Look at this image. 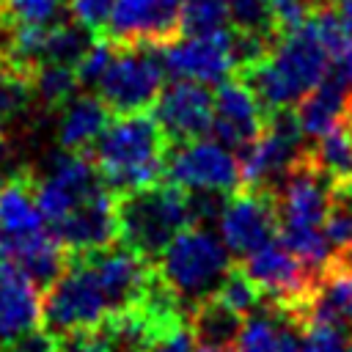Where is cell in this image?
<instances>
[{
  "label": "cell",
  "mask_w": 352,
  "mask_h": 352,
  "mask_svg": "<svg viewBox=\"0 0 352 352\" xmlns=\"http://www.w3.org/2000/svg\"><path fill=\"white\" fill-rule=\"evenodd\" d=\"M165 176L170 184L187 192L228 195L242 184V168L234 148L206 135L182 143H168Z\"/></svg>",
  "instance_id": "9"
},
{
  "label": "cell",
  "mask_w": 352,
  "mask_h": 352,
  "mask_svg": "<svg viewBox=\"0 0 352 352\" xmlns=\"http://www.w3.org/2000/svg\"><path fill=\"white\" fill-rule=\"evenodd\" d=\"M104 182L94 160H88L82 151H66V148L63 154L50 160L47 170L38 179H33L36 198L47 226L60 223L77 204H82Z\"/></svg>",
  "instance_id": "13"
},
{
  "label": "cell",
  "mask_w": 352,
  "mask_h": 352,
  "mask_svg": "<svg viewBox=\"0 0 352 352\" xmlns=\"http://www.w3.org/2000/svg\"><path fill=\"white\" fill-rule=\"evenodd\" d=\"M217 234L231 256L245 258L270 239L278 236V206L275 192L261 187H248L245 192L226 195L217 214Z\"/></svg>",
  "instance_id": "12"
},
{
  "label": "cell",
  "mask_w": 352,
  "mask_h": 352,
  "mask_svg": "<svg viewBox=\"0 0 352 352\" xmlns=\"http://www.w3.org/2000/svg\"><path fill=\"white\" fill-rule=\"evenodd\" d=\"M33 82V94L47 104V107H63L80 85V77L74 72V66L69 63H55V60H44L33 69L30 74Z\"/></svg>",
  "instance_id": "27"
},
{
  "label": "cell",
  "mask_w": 352,
  "mask_h": 352,
  "mask_svg": "<svg viewBox=\"0 0 352 352\" xmlns=\"http://www.w3.org/2000/svg\"><path fill=\"white\" fill-rule=\"evenodd\" d=\"M308 157L336 187L349 184L352 182V121L344 118L341 124L319 135Z\"/></svg>",
  "instance_id": "24"
},
{
  "label": "cell",
  "mask_w": 352,
  "mask_h": 352,
  "mask_svg": "<svg viewBox=\"0 0 352 352\" xmlns=\"http://www.w3.org/2000/svg\"><path fill=\"white\" fill-rule=\"evenodd\" d=\"M91 151L104 187L116 195H126L160 184L165 173L168 140L154 116L124 113L104 124Z\"/></svg>",
  "instance_id": "3"
},
{
  "label": "cell",
  "mask_w": 352,
  "mask_h": 352,
  "mask_svg": "<svg viewBox=\"0 0 352 352\" xmlns=\"http://www.w3.org/2000/svg\"><path fill=\"white\" fill-rule=\"evenodd\" d=\"M192 223L190 192L170 182L118 195V242L146 258H157L165 245Z\"/></svg>",
  "instance_id": "5"
},
{
  "label": "cell",
  "mask_w": 352,
  "mask_h": 352,
  "mask_svg": "<svg viewBox=\"0 0 352 352\" xmlns=\"http://www.w3.org/2000/svg\"><path fill=\"white\" fill-rule=\"evenodd\" d=\"M324 236L333 248V258L352 256V190L336 187L324 217Z\"/></svg>",
  "instance_id": "29"
},
{
  "label": "cell",
  "mask_w": 352,
  "mask_h": 352,
  "mask_svg": "<svg viewBox=\"0 0 352 352\" xmlns=\"http://www.w3.org/2000/svg\"><path fill=\"white\" fill-rule=\"evenodd\" d=\"M50 228L72 253L102 250L118 242V195L102 184Z\"/></svg>",
  "instance_id": "15"
},
{
  "label": "cell",
  "mask_w": 352,
  "mask_h": 352,
  "mask_svg": "<svg viewBox=\"0 0 352 352\" xmlns=\"http://www.w3.org/2000/svg\"><path fill=\"white\" fill-rule=\"evenodd\" d=\"M228 0H184L179 14L182 33H223L228 30Z\"/></svg>",
  "instance_id": "28"
},
{
  "label": "cell",
  "mask_w": 352,
  "mask_h": 352,
  "mask_svg": "<svg viewBox=\"0 0 352 352\" xmlns=\"http://www.w3.org/2000/svg\"><path fill=\"white\" fill-rule=\"evenodd\" d=\"M107 124V104L91 94H74L58 121V143L66 151H85L94 146L99 132Z\"/></svg>",
  "instance_id": "23"
},
{
  "label": "cell",
  "mask_w": 352,
  "mask_h": 352,
  "mask_svg": "<svg viewBox=\"0 0 352 352\" xmlns=\"http://www.w3.org/2000/svg\"><path fill=\"white\" fill-rule=\"evenodd\" d=\"M33 99V82H30V74L8 66V63H0V116L3 118H11V116H19Z\"/></svg>",
  "instance_id": "32"
},
{
  "label": "cell",
  "mask_w": 352,
  "mask_h": 352,
  "mask_svg": "<svg viewBox=\"0 0 352 352\" xmlns=\"http://www.w3.org/2000/svg\"><path fill=\"white\" fill-rule=\"evenodd\" d=\"M116 52V41L113 38H94L91 47L82 52V58L74 63V72L80 77V85H96L104 74V69L110 66Z\"/></svg>",
  "instance_id": "34"
},
{
  "label": "cell",
  "mask_w": 352,
  "mask_h": 352,
  "mask_svg": "<svg viewBox=\"0 0 352 352\" xmlns=\"http://www.w3.org/2000/svg\"><path fill=\"white\" fill-rule=\"evenodd\" d=\"M214 300H217L220 305H226L228 311H234L236 316H248L253 308H258V302L264 300V294H261V289H258L242 270H234V267H231V272H228V275L223 278V283L217 286Z\"/></svg>",
  "instance_id": "30"
},
{
  "label": "cell",
  "mask_w": 352,
  "mask_h": 352,
  "mask_svg": "<svg viewBox=\"0 0 352 352\" xmlns=\"http://www.w3.org/2000/svg\"><path fill=\"white\" fill-rule=\"evenodd\" d=\"M162 77H165V66H162L160 44L154 41L121 44L113 52V60L104 69L102 80L96 82V91L99 99L107 104V110L118 116L143 113L160 96Z\"/></svg>",
  "instance_id": "7"
},
{
  "label": "cell",
  "mask_w": 352,
  "mask_h": 352,
  "mask_svg": "<svg viewBox=\"0 0 352 352\" xmlns=\"http://www.w3.org/2000/svg\"><path fill=\"white\" fill-rule=\"evenodd\" d=\"M242 316H236L234 311H228L226 305H220L214 297L204 300L201 305L192 308V336L198 346H209V349H220V352H231L236 330H239Z\"/></svg>",
  "instance_id": "25"
},
{
  "label": "cell",
  "mask_w": 352,
  "mask_h": 352,
  "mask_svg": "<svg viewBox=\"0 0 352 352\" xmlns=\"http://www.w3.org/2000/svg\"><path fill=\"white\" fill-rule=\"evenodd\" d=\"M3 14L22 25H55L63 14V0H0Z\"/></svg>",
  "instance_id": "33"
},
{
  "label": "cell",
  "mask_w": 352,
  "mask_h": 352,
  "mask_svg": "<svg viewBox=\"0 0 352 352\" xmlns=\"http://www.w3.org/2000/svg\"><path fill=\"white\" fill-rule=\"evenodd\" d=\"M3 258H8V248H6V236L0 234V261H3Z\"/></svg>",
  "instance_id": "40"
},
{
  "label": "cell",
  "mask_w": 352,
  "mask_h": 352,
  "mask_svg": "<svg viewBox=\"0 0 352 352\" xmlns=\"http://www.w3.org/2000/svg\"><path fill=\"white\" fill-rule=\"evenodd\" d=\"M214 94L209 85L195 80H176L154 99V121L160 124L168 143L204 138L212 132Z\"/></svg>",
  "instance_id": "14"
},
{
  "label": "cell",
  "mask_w": 352,
  "mask_h": 352,
  "mask_svg": "<svg viewBox=\"0 0 352 352\" xmlns=\"http://www.w3.org/2000/svg\"><path fill=\"white\" fill-rule=\"evenodd\" d=\"M239 270L261 289L267 300L300 308L302 314L319 286V275L308 264H302L278 236L248 253Z\"/></svg>",
  "instance_id": "11"
},
{
  "label": "cell",
  "mask_w": 352,
  "mask_h": 352,
  "mask_svg": "<svg viewBox=\"0 0 352 352\" xmlns=\"http://www.w3.org/2000/svg\"><path fill=\"white\" fill-rule=\"evenodd\" d=\"M336 6H333V11H336V16L341 19V25L352 33V0H333Z\"/></svg>",
  "instance_id": "39"
},
{
  "label": "cell",
  "mask_w": 352,
  "mask_h": 352,
  "mask_svg": "<svg viewBox=\"0 0 352 352\" xmlns=\"http://www.w3.org/2000/svg\"><path fill=\"white\" fill-rule=\"evenodd\" d=\"M228 11H231V28L267 36V38H278V30L272 25L270 0H228Z\"/></svg>",
  "instance_id": "31"
},
{
  "label": "cell",
  "mask_w": 352,
  "mask_h": 352,
  "mask_svg": "<svg viewBox=\"0 0 352 352\" xmlns=\"http://www.w3.org/2000/svg\"><path fill=\"white\" fill-rule=\"evenodd\" d=\"M116 316V308L85 253L66 261L63 272L47 286L41 297V322L44 333L58 338L74 330L104 324Z\"/></svg>",
  "instance_id": "6"
},
{
  "label": "cell",
  "mask_w": 352,
  "mask_h": 352,
  "mask_svg": "<svg viewBox=\"0 0 352 352\" xmlns=\"http://www.w3.org/2000/svg\"><path fill=\"white\" fill-rule=\"evenodd\" d=\"M165 74L176 80H195L204 85H217L239 72V58L234 50V28L223 33H182L160 44Z\"/></svg>",
  "instance_id": "10"
},
{
  "label": "cell",
  "mask_w": 352,
  "mask_h": 352,
  "mask_svg": "<svg viewBox=\"0 0 352 352\" xmlns=\"http://www.w3.org/2000/svg\"><path fill=\"white\" fill-rule=\"evenodd\" d=\"M300 352H352V324L322 311H305Z\"/></svg>",
  "instance_id": "26"
},
{
  "label": "cell",
  "mask_w": 352,
  "mask_h": 352,
  "mask_svg": "<svg viewBox=\"0 0 352 352\" xmlns=\"http://www.w3.org/2000/svg\"><path fill=\"white\" fill-rule=\"evenodd\" d=\"M302 311L261 300L248 316H242L231 352H300L302 344Z\"/></svg>",
  "instance_id": "17"
},
{
  "label": "cell",
  "mask_w": 352,
  "mask_h": 352,
  "mask_svg": "<svg viewBox=\"0 0 352 352\" xmlns=\"http://www.w3.org/2000/svg\"><path fill=\"white\" fill-rule=\"evenodd\" d=\"M264 104L256 91L242 77H228L217 82L214 91V116H212V138L226 143L234 151H242L256 140L264 126Z\"/></svg>",
  "instance_id": "16"
},
{
  "label": "cell",
  "mask_w": 352,
  "mask_h": 352,
  "mask_svg": "<svg viewBox=\"0 0 352 352\" xmlns=\"http://www.w3.org/2000/svg\"><path fill=\"white\" fill-rule=\"evenodd\" d=\"M302 140L305 135L300 129L294 107L267 110L261 132L250 146L242 148L239 157L242 182L248 187L278 190V184L289 176V170L305 157Z\"/></svg>",
  "instance_id": "8"
},
{
  "label": "cell",
  "mask_w": 352,
  "mask_h": 352,
  "mask_svg": "<svg viewBox=\"0 0 352 352\" xmlns=\"http://www.w3.org/2000/svg\"><path fill=\"white\" fill-rule=\"evenodd\" d=\"M316 8H322L319 0H270L272 25H275L278 36L300 28L302 22H308Z\"/></svg>",
  "instance_id": "35"
},
{
  "label": "cell",
  "mask_w": 352,
  "mask_h": 352,
  "mask_svg": "<svg viewBox=\"0 0 352 352\" xmlns=\"http://www.w3.org/2000/svg\"><path fill=\"white\" fill-rule=\"evenodd\" d=\"M3 140H6V118L0 116V146H3Z\"/></svg>",
  "instance_id": "41"
},
{
  "label": "cell",
  "mask_w": 352,
  "mask_h": 352,
  "mask_svg": "<svg viewBox=\"0 0 352 352\" xmlns=\"http://www.w3.org/2000/svg\"><path fill=\"white\" fill-rule=\"evenodd\" d=\"M44 226H47V220L41 214L30 176L16 173L6 184H0V234L6 239L33 234Z\"/></svg>",
  "instance_id": "21"
},
{
  "label": "cell",
  "mask_w": 352,
  "mask_h": 352,
  "mask_svg": "<svg viewBox=\"0 0 352 352\" xmlns=\"http://www.w3.org/2000/svg\"><path fill=\"white\" fill-rule=\"evenodd\" d=\"M349 102H352V91L341 88L333 80H322L305 99H300L294 104V116L300 121V129L305 138H319L327 129H333L336 124H341L349 113Z\"/></svg>",
  "instance_id": "22"
},
{
  "label": "cell",
  "mask_w": 352,
  "mask_h": 352,
  "mask_svg": "<svg viewBox=\"0 0 352 352\" xmlns=\"http://www.w3.org/2000/svg\"><path fill=\"white\" fill-rule=\"evenodd\" d=\"M143 352H195V336L192 327L184 322H176L154 336V341Z\"/></svg>",
  "instance_id": "37"
},
{
  "label": "cell",
  "mask_w": 352,
  "mask_h": 352,
  "mask_svg": "<svg viewBox=\"0 0 352 352\" xmlns=\"http://www.w3.org/2000/svg\"><path fill=\"white\" fill-rule=\"evenodd\" d=\"M0 352H58L55 349V341L47 336V333H28L25 338H19V341H14V344H8L6 349H0Z\"/></svg>",
  "instance_id": "38"
},
{
  "label": "cell",
  "mask_w": 352,
  "mask_h": 352,
  "mask_svg": "<svg viewBox=\"0 0 352 352\" xmlns=\"http://www.w3.org/2000/svg\"><path fill=\"white\" fill-rule=\"evenodd\" d=\"M113 6H116V0H69V14H72L74 22L99 33V30L107 28Z\"/></svg>",
  "instance_id": "36"
},
{
  "label": "cell",
  "mask_w": 352,
  "mask_h": 352,
  "mask_svg": "<svg viewBox=\"0 0 352 352\" xmlns=\"http://www.w3.org/2000/svg\"><path fill=\"white\" fill-rule=\"evenodd\" d=\"M333 192L336 184L311 162L308 151L275 190L278 239L319 278L333 264V248L324 236Z\"/></svg>",
  "instance_id": "2"
},
{
  "label": "cell",
  "mask_w": 352,
  "mask_h": 352,
  "mask_svg": "<svg viewBox=\"0 0 352 352\" xmlns=\"http://www.w3.org/2000/svg\"><path fill=\"white\" fill-rule=\"evenodd\" d=\"M184 0H116L107 19V38L116 44L165 41L179 30Z\"/></svg>",
  "instance_id": "18"
},
{
  "label": "cell",
  "mask_w": 352,
  "mask_h": 352,
  "mask_svg": "<svg viewBox=\"0 0 352 352\" xmlns=\"http://www.w3.org/2000/svg\"><path fill=\"white\" fill-rule=\"evenodd\" d=\"M41 322V286L11 258L0 261V349L25 338Z\"/></svg>",
  "instance_id": "19"
},
{
  "label": "cell",
  "mask_w": 352,
  "mask_h": 352,
  "mask_svg": "<svg viewBox=\"0 0 352 352\" xmlns=\"http://www.w3.org/2000/svg\"><path fill=\"white\" fill-rule=\"evenodd\" d=\"M6 248L8 258L38 286H50L66 267V245L50 226L16 239H6Z\"/></svg>",
  "instance_id": "20"
},
{
  "label": "cell",
  "mask_w": 352,
  "mask_h": 352,
  "mask_svg": "<svg viewBox=\"0 0 352 352\" xmlns=\"http://www.w3.org/2000/svg\"><path fill=\"white\" fill-rule=\"evenodd\" d=\"M154 261H160V280L179 300V305L190 311L214 297L217 286L231 272V250L212 226L198 223L182 228Z\"/></svg>",
  "instance_id": "4"
},
{
  "label": "cell",
  "mask_w": 352,
  "mask_h": 352,
  "mask_svg": "<svg viewBox=\"0 0 352 352\" xmlns=\"http://www.w3.org/2000/svg\"><path fill=\"white\" fill-rule=\"evenodd\" d=\"M346 118H349V121H352V102H349V113H346Z\"/></svg>",
  "instance_id": "42"
},
{
  "label": "cell",
  "mask_w": 352,
  "mask_h": 352,
  "mask_svg": "<svg viewBox=\"0 0 352 352\" xmlns=\"http://www.w3.org/2000/svg\"><path fill=\"white\" fill-rule=\"evenodd\" d=\"M239 77L256 91L264 110L294 107L327 77V44L316 19L311 16L300 28L280 33L267 55L242 69Z\"/></svg>",
  "instance_id": "1"
}]
</instances>
